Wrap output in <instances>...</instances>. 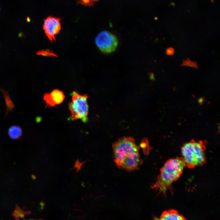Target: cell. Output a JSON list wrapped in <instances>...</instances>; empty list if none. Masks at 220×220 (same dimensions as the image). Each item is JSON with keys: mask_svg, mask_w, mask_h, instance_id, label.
Segmentation results:
<instances>
[{"mask_svg": "<svg viewBox=\"0 0 220 220\" xmlns=\"http://www.w3.org/2000/svg\"><path fill=\"white\" fill-rule=\"evenodd\" d=\"M114 161L119 168L129 171L139 169L142 160L139 147L132 137H123L112 144Z\"/></svg>", "mask_w": 220, "mask_h": 220, "instance_id": "cell-1", "label": "cell"}, {"mask_svg": "<svg viewBox=\"0 0 220 220\" xmlns=\"http://www.w3.org/2000/svg\"><path fill=\"white\" fill-rule=\"evenodd\" d=\"M185 167L182 158L177 157L167 160L160 169L156 182L151 186L152 189L166 196L168 190L173 193L172 184L178 180Z\"/></svg>", "mask_w": 220, "mask_h": 220, "instance_id": "cell-2", "label": "cell"}, {"mask_svg": "<svg viewBox=\"0 0 220 220\" xmlns=\"http://www.w3.org/2000/svg\"><path fill=\"white\" fill-rule=\"evenodd\" d=\"M205 150V144L201 141L192 140L184 144L181 150L185 167L193 169L205 164L206 162Z\"/></svg>", "mask_w": 220, "mask_h": 220, "instance_id": "cell-3", "label": "cell"}, {"mask_svg": "<svg viewBox=\"0 0 220 220\" xmlns=\"http://www.w3.org/2000/svg\"><path fill=\"white\" fill-rule=\"evenodd\" d=\"M72 95V102L69 104L71 118L73 120L81 119L84 122H86L88 113V95H80L74 91Z\"/></svg>", "mask_w": 220, "mask_h": 220, "instance_id": "cell-4", "label": "cell"}, {"mask_svg": "<svg viewBox=\"0 0 220 220\" xmlns=\"http://www.w3.org/2000/svg\"><path fill=\"white\" fill-rule=\"evenodd\" d=\"M96 45L102 52L106 53L114 51L118 45L116 36L107 31H104L98 33L95 39Z\"/></svg>", "mask_w": 220, "mask_h": 220, "instance_id": "cell-5", "label": "cell"}, {"mask_svg": "<svg viewBox=\"0 0 220 220\" xmlns=\"http://www.w3.org/2000/svg\"><path fill=\"white\" fill-rule=\"evenodd\" d=\"M61 18L49 16L44 19L43 29L45 35L51 42L56 41L55 36L61 29Z\"/></svg>", "mask_w": 220, "mask_h": 220, "instance_id": "cell-6", "label": "cell"}, {"mask_svg": "<svg viewBox=\"0 0 220 220\" xmlns=\"http://www.w3.org/2000/svg\"><path fill=\"white\" fill-rule=\"evenodd\" d=\"M65 98L63 92L58 89H55L50 93H46L43 97L46 101V107L54 106L61 103Z\"/></svg>", "mask_w": 220, "mask_h": 220, "instance_id": "cell-7", "label": "cell"}, {"mask_svg": "<svg viewBox=\"0 0 220 220\" xmlns=\"http://www.w3.org/2000/svg\"><path fill=\"white\" fill-rule=\"evenodd\" d=\"M153 220H186L176 210L171 209L163 211L160 218L154 216Z\"/></svg>", "mask_w": 220, "mask_h": 220, "instance_id": "cell-8", "label": "cell"}, {"mask_svg": "<svg viewBox=\"0 0 220 220\" xmlns=\"http://www.w3.org/2000/svg\"><path fill=\"white\" fill-rule=\"evenodd\" d=\"M0 90L2 94L6 106V112L4 118L5 119L9 112H13L15 106L10 98L8 92L1 89L0 88Z\"/></svg>", "mask_w": 220, "mask_h": 220, "instance_id": "cell-9", "label": "cell"}, {"mask_svg": "<svg viewBox=\"0 0 220 220\" xmlns=\"http://www.w3.org/2000/svg\"><path fill=\"white\" fill-rule=\"evenodd\" d=\"M22 129L18 125L11 126L8 131V135L12 139L16 140L19 138L22 135Z\"/></svg>", "mask_w": 220, "mask_h": 220, "instance_id": "cell-10", "label": "cell"}, {"mask_svg": "<svg viewBox=\"0 0 220 220\" xmlns=\"http://www.w3.org/2000/svg\"><path fill=\"white\" fill-rule=\"evenodd\" d=\"M36 54L37 55L44 56L58 57L56 54L54 53L49 49L39 50L37 52Z\"/></svg>", "mask_w": 220, "mask_h": 220, "instance_id": "cell-11", "label": "cell"}, {"mask_svg": "<svg viewBox=\"0 0 220 220\" xmlns=\"http://www.w3.org/2000/svg\"><path fill=\"white\" fill-rule=\"evenodd\" d=\"M181 66L193 67L198 69L196 61H192L189 58H187L186 60H183Z\"/></svg>", "mask_w": 220, "mask_h": 220, "instance_id": "cell-12", "label": "cell"}, {"mask_svg": "<svg viewBox=\"0 0 220 220\" xmlns=\"http://www.w3.org/2000/svg\"><path fill=\"white\" fill-rule=\"evenodd\" d=\"M98 0H78L77 4H81L86 6L91 7L94 5L95 2Z\"/></svg>", "mask_w": 220, "mask_h": 220, "instance_id": "cell-13", "label": "cell"}, {"mask_svg": "<svg viewBox=\"0 0 220 220\" xmlns=\"http://www.w3.org/2000/svg\"><path fill=\"white\" fill-rule=\"evenodd\" d=\"M86 162V161H85L84 162L80 163L78 159L75 161V165L73 169H74L75 168L77 169L76 174H77L79 170H81V167L82 165Z\"/></svg>", "mask_w": 220, "mask_h": 220, "instance_id": "cell-14", "label": "cell"}, {"mask_svg": "<svg viewBox=\"0 0 220 220\" xmlns=\"http://www.w3.org/2000/svg\"><path fill=\"white\" fill-rule=\"evenodd\" d=\"M166 53L167 55H172L174 53V50L172 47H170L166 49Z\"/></svg>", "mask_w": 220, "mask_h": 220, "instance_id": "cell-15", "label": "cell"}, {"mask_svg": "<svg viewBox=\"0 0 220 220\" xmlns=\"http://www.w3.org/2000/svg\"></svg>", "mask_w": 220, "mask_h": 220, "instance_id": "cell-16", "label": "cell"}]
</instances>
